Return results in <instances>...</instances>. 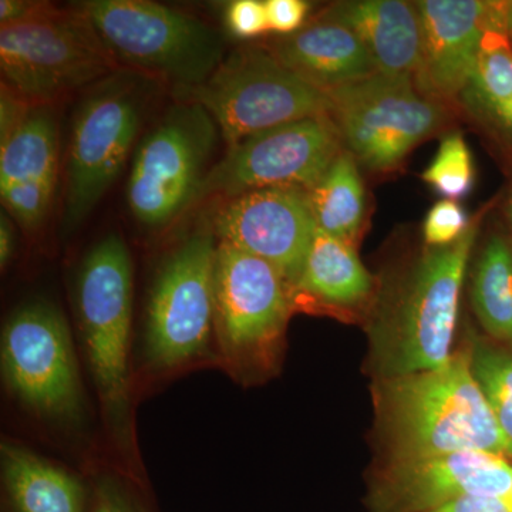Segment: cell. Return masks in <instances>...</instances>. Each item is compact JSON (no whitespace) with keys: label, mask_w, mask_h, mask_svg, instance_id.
<instances>
[{"label":"cell","mask_w":512,"mask_h":512,"mask_svg":"<svg viewBox=\"0 0 512 512\" xmlns=\"http://www.w3.org/2000/svg\"><path fill=\"white\" fill-rule=\"evenodd\" d=\"M373 403L387 463L467 451L512 460V443L471 370L470 349L439 369L375 379Z\"/></svg>","instance_id":"obj_1"},{"label":"cell","mask_w":512,"mask_h":512,"mask_svg":"<svg viewBox=\"0 0 512 512\" xmlns=\"http://www.w3.org/2000/svg\"><path fill=\"white\" fill-rule=\"evenodd\" d=\"M484 211L448 247H426L380 296L367 332L375 379L427 372L454 356L458 308Z\"/></svg>","instance_id":"obj_2"},{"label":"cell","mask_w":512,"mask_h":512,"mask_svg":"<svg viewBox=\"0 0 512 512\" xmlns=\"http://www.w3.org/2000/svg\"><path fill=\"white\" fill-rule=\"evenodd\" d=\"M120 69L173 84L178 92L210 79L225 59L220 33L202 20L148 0H89L76 6Z\"/></svg>","instance_id":"obj_3"},{"label":"cell","mask_w":512,"mask_h":512,"mask_svg":"<svg viewBox=\"0 0 512 512\" xmlns=\"http://www.w3.org/2000/svg\"><path fill=\"white\" fill-rule=\"evenodd\" d=\"M2 82L33 106H50L120 72L79 10L50 5L36 18L0 28Z\"/></svg>","instance_id":"obj_4"},{"label":"cell","mask_w":512,"mask_h":512,"mask_svg":"<svg viewBox=\"0 0 512 512\" xmlns=\"http://www.w3.org/2000/svg\"><path fill=\"white\" fill-rule=\"evenodd\" d=\"M180 93L208 111L228 147L293 121L326 116L332 107L328 94L256 46L229 53L207 82Z\"/></svg>","instance_id":"obj_5"},{"label":"cell","mask_w":512,"mask_h":512,"mask_svg":"<svg viewBox=\"0 0 512 512\" xmlns=\"http://www.w3.org/2000/svg\"><path fill=\"white\" fill-rule=\"evenodd\" d=\"M293 303V286L274 265L218 241L215 332L235 373L261 375L275 366Z\"/></svg>","instance_id":"obj_6"},{"label":"cell","mask_w":512,"mask_h":512,"mask_svg":"<svg viewBox=\"0 0 512 512\" xmlns=\"http://www.w3.org/2000/svg\"><path fill=\"white\" fill-rule=\"evenodd\" d=\"M328 94L343 146L367 170L384 173L447 126V104L427 99L413 77H369Z\"/></svg>","instance_id":"obj_7"},{"label":"cell","mask_w":512,"mask_h":512,"mask_svg":"<svg viewBox=\"0 0 512 512\" xmlns=\"http://www.w3.org/2000/svg\"><path fill=\"white\" fill-rule=\"evenodd\" d=\"M77 309L101 403L111 423L121 426L128 410L133 265L119 235L101 239L86 255L77 282Z\"/></svg>","instance_id":"obj_8"},{"label":"cell","mask_w":512,"mask_h":512,"mask_svg":"<svg viewBox=\"0 0 512 512\" xmlns=\"http://www.w3.org/2000/svg\"><path fill=\"white\" fill-rule=\"evenodd\" d=\"M217 124L200 104L177 107L138 147L127 200L138 222L165 227L198 200L210 173Z\"/></svg>","instance_id":"obj_9"},{"label":"cell","mask_w":512,"mask_h":512,"mask_svg":"<svg viewBox=\"0 0 512 512\" xmlns=\"http://www.w3.org/2000/svg\"><path fill=\"white\" fill-rule=\"evenodd\" d=\"M214 235H192L158 272L147 306L146 355L160 369L187 365L207 352L215 329Z\"/></svg>","instance_id":"obj_10"},{"label":"cell","mask_w":512,"mask_h":512,"mask_svg":"<svg viewBox=\"0 0 512 512\" xmlns=\"http://www.w3.org/2000/svg\"><path fill=\"white\" fill-rule=\"evenodd\" d=\"M343 150L329 114L271 128L228 147L210 168L198 198H235L265 188L309 191Z\"/></svg>","instance_id":"obj_11"},{"label":"cell","mask_w":512,"mask_h":512,"mask_svg":"<svg viewBox=\"0 0 512 512\" xmlns=\"http://www.w3.org/2000/svg\"><path fill=\"white\" fill-rule=\"evenodd\" d=\"M143 100L133 83L111 76L77 110L67 158L64 224H82L126 164L138 134Z\"/></svg>","instance_id":"obj_12"},{"label":"cell","mask_w":512,"mask_h":512,"mask_svg":"<svg viewBox=\"0 0 512 512\" xmlns=\"http://www.w3.org/2000/svg\"><path fill=\"white\" fill-rule=\"evenodd\" d=\"M2 369L20 402L42 416L73 417L82 409V380L63 313L32 302L3 328Z\"/></svg>","instance_id":"obj_13"},{"label":"cell","mask_w":512,"mask_h":512,"mask_svg":"<svg viewBox=\"0 0 512 512\" xmlns=\"http://www.w3.org/2000/svg\"><path fill=\"white\" fill-rule=\"evenodd\" d=\"M512 460L483 451L392 461L369 487V512H430L466 497H507Z\"/></svg>","instance_id":"obj_14"},{"label":"cell","mask_w":512,"mask_h":512,"mask_svg":"<svg viewBox=\"0 0 512 512\" xmlns=\"http://www.w3.org/2000/svg\"><path fill=\"white\" fill-rule=\"evenodd\" d=\"M215 229L220 241L274 265L295 288L318 227L308 191L265 188L231 198Z\"/></svg>","instance_id":"obj_15"},{"label":"cell","mask_w":512,"mask_h":512,"mask_svg":"<svg viewBox=\"0 0 512 512\" xmlns=\"http://www.w3.org/2000/svg\"><path fill=\"white\" fill-rule=\"evenodd\" d=\"M420 62L413 80L427 99L457 101L476 67L485 33L504 30L503 2L421 0ZM505 32V30H504Z\"/></svg>","instance_id":"obj_16"},{"label":"cell","mask_w":512,"mask_h":512,"mask_svg":"<svg viewBox=\"0 0 512 512\" xmlns=\"http://www.w3.org/2000/svg\"><path fill=\"white\" fill-rule=\"evenodd\" d=\"M320 18L340 23L363 43L377 74L413 77L420 62L421 23L416 3L403 0H346Z\"/></svg>","instance_id":"obj_17"},{"label":"cell","mask_w":512,"mask_h":512,"mask_svg":"<svg viewBox=\"0 0 512 512\" xmlns=\"http://www.w3.org/2000/svg\"><path fill=\"white\" fill-rule=\"evenodd\" d=\"M269 50L293 73L325 93L377 74L359 37L346 26L320 16Z\"/></svg>","instance_id":"obj_18"},{"label":"cell","mask_w":512,"mask_h":512,"mask_svg":"<svg viewBox=\"0 0 512 512\" xmlns=\"http://www.w3.org/2000/svg\"><path fill=\"white\" fill-rule=\"evenodd\" d=\"M375 281L356 254L355 245L316 229L293 291L350 311L372 298Z\"/></svg>","instance_id":"obj_19"},{"label":"cell","mask_w":512,"mask_h":512,"mask_svg":"<svg viewBox=\"0 0 512 512\" xmlns=\"http://www.w3.org/2000/svg\"><path fill=\"white\" fill-rule=\"evenodd\" d=\"M2 473L15 512H84L82 483L26 448L3 444Z\"/></svg>","instance_id":"obj_20"},{"label":"cell","mask_w":512,"mask_h":512,"mask_svg":"<svg viewBox=\"0 0 512 512\" xmlns=\"http://www.w3.org/2000/svg\"><path fill=\"white\" fill-rule=\"evenodd\" d=\"M471 303L481 328L498 345L512 348V238L488 237L471 278Z\"/></svg>","instance_id":"obj_21"},{"label":"cell","mask_w":512,"mask_h":512,"mask_svg":"<svg viewBox=\"0 0 512 512\" xmlns=\"http://www.w3.org/2000/svg\"><path fill=\"white\" fill-rule=\"evenodd\" d=\"M357 165L355 156L343 150L308 191L316 227L352 245L366 212L365 185Z\"/></svg>","instance_id":"obj_22"},{"label":"cell","mask_w":512,"mask_h":512,"mask_svg":"<svg viewBox=\"0 0 512 512\" xmlns=\"http://www.w3.org/2000/svg\"><path fill=\"white\" fill-rule=\"evenodd\" d=\"M59 133L50 106H37L0 144V188L32 180L56 181Z\"/></svg>","instance_id":"obj_23"},{"label":"cell","mask_w":512,"mask_h":512,"mask_svg":"<svg viewBox=\"0 0 512 512\" xmlns=\"http://www.w3.org/2000/svg\"><path fill=\"white\" fill-rule=\"evenodd\" d=\"M512 100V46L507 33L490 29L485 33L480 56L457 103L483 126Z\"/></svg>","instance_id":"obj_24"},{"label":"cell","mask_w":512,"mask_h":512,"mask_svg":"<svg viewBox=\"0 0 512 512\" xmlns=\"http://www.w3.org/2000/svg\"><path fill=\"white\" fill-rule=\"evenodd\" d=\"M470 360L473 375L498 426L512 443V350L473 339Z\"/></svg>","instance_id":"obj_25"},{"label":"cell","mask_w":512,"mask_h":512,"mask_svg":"<svg viewBox=\"0 0 512 512\" xmlns=\"http://www.w3.org/2000/svg\"><path fill=\"white\" fill-rule=\"evenodd\" d=\"M421 177L444 200L457 201L470 194L476 173L463 134L456 131L443 137L437 156Z\"/></svg>","instance_id":"obj_26"},{"label":"cell","mask_w":512,"mask_h":512,"mask_svg":"<svg viewBox=\"0 0 512 512\" xmlns=\"http://www.w3.org/2000/svg\"><path fill=\"white\" fill-rule=\"evenodd\" d=\"M56 181H23L0 188L6 211L15 217L25 228H35L49 212Z\"/></svg>","instance_id":"obj_27"},{"label":"cell","mask_w":512,"mask_h":512,"mask_svg":"<svg viewBox=\"0 0 512 512\" xmlns=\"http://www.w3.org/2000/svg\"><path fill=\"white\" fill-rule=\"evenodd\" d=\"M466 211L457 201L441 200L427 212L423 224L426 247L440 248L454 244L470 228Z\"/></svg>","instance_id":"obj_28"},{"label":"cell","mask_w":512,"mask_h":512,"mask_svg":"<svg viewBox=\"0 0 512 512\" xmlns=\"http://www.w3.org/2000/svg\"><path fill=\"white\" fill-rule=\"evenodd\" d=\"M228 28L241 39H252L268 32V15L265 2L235 0L227 9Z\"/></svg>","instance_id":"obj_29"},{"label":"cell","mask_w":512,"mask_h":512,"mask_svg":"<svg viewBox=\"0 0 512 512\" xmlns=\"http://www.w3.org/2000/svg\"><path fill=\"white\" fill-rule=\"evenodd\" d=\"M269 30L291 36L303 28L309 5L303 0H268L265 2Z\"/></svg>","instance_id":"obj_30"},{"label":"cell","mask_w":512,"mask_h":512,"mask_svg":"<svg viewBox=\"0 0 512 512\" xmlns=\"http://www.w3.org/2000/svg\"><path fill=\"white\" fill-rule=\"evenodd\" d=\"M33 106L22 94L2 82L0 87V144L6 140L28 119L32 113Z\"/></svg>","instance_id":"obj_31"},{"label":"cell","mask_w":512,"mask_h":512,"mask_svg":"<svg viewBox=\"0 0 512 512\" xmlns=\"http://www.w3.org/2000/svg\"><path fill=\"white\" fill-rule=\"evenodd\" d=\"M481 127L505 156L512 158V100Z\"/></svg>","instance_id":"obj_32"},{"label":"cell","mask_w":512,"mask_h":512,"mask_svg":"<svg viewBox=\"0 0 512 512\" xmlns=\"http://www.w3.org/2000/svg\"><path fill=\"white\" fill-rule=\"evenodd\" d=\"M50 3L32 0H2L0 2V23L2 26L15 25L36 18L49 8Z\"/></svg>","instance_id":"obj_33"},{"label":"cell","mask_w":512,"mask_h":512,"mask_svg":"<svg viewBox=\"0 0 512 512\" xmlns=\"http://www.w3.org/2000/svg\"><path fill=\"white\" fill-rule=\"evenodd\" d=\"M430 512H511L503 498L466 497Z\"/></svg>","instance_id":"obj_34"},{"label":"cell","mask_w":512,"mask_h":512,"mask_svg":"<svg viewBox=\"0 0 512 512\" xmlns=\"http://www.w3.org/2000/svg\"><path fill=\"white\" fill-rule=\"evenodd\" d=\"M92 512H133L123 495L110 484L101 485Z\"/></svg>","instance_id":"obj_35"},{"label":"cell","mask_w":512,"mask_h":512,"mask_svg":"<svg viewBox=\"0 0 512 512\" xmlns=\"http://www.w3.org/2000/svg\"><path fill=\"white\" fill-rule=\"evenodd\" d=\"M13 249H15V231L8 215L5 212L0 214V265L2 268L8 266L12 259Z\"/></svg>","instance_id":"obj_36"},{"label":"cell","mask_w":512,"mask_h":512,"mask_svg":"<svg viewBox=\"0 0 512 512\" xmlns=\"http://www.w3.org/2000/svg\"><path fill=\"white\" fill-rule=\"evenodd\" d=\"M503 22L512 46V2H503Z\"/></svg>","instance_id":"obj_37"},{"label":"cell","mask_w":512,"mask_h":512,"mask_svg":"<svg viewBox=\"0 0 512 512\" xmlns=\"http://www.w3.org/2000/svg\"><path fill=\"white\" fill-rule=\"evenodd\" d=\"M505 504H507L508 510L512 512V485L510 491H508L507 497L504 498Z\"/></svg>","instance_id":"obj_38"},{"label":"cell","mask_w":512,"mask_h":512,"mask_svg":"<svg viewBox=\"0 0 512 512\" xmlns=\"http://www.w3.org/2000/svg\"><path fill=\"white\" fill-rule=\"evenodd\" d=\"M507 214H508V220H510L511 225H512V190H511L510 198H508Z\"/></svg>","instance_id":"obj_39"}]
</instances>
